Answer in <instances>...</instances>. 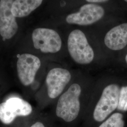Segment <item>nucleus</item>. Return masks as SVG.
<instances>
[{"instance_id":"f257e3e1","label":"nucleus","mask_w":127,"mask_h":127,"mask_svg":"<svg viewBox=\"0 0 127 127\" xmlns=\"http://www.w3.org/2000/svg\"><path fill=\"white\" fill-rule=\"evenodd\" d=\"M81 92L79 84H72L59 97L56 110L57 116L68 123L77 118L80 110L79 98Z\"/></svg>"},{"instance_id":"f03ea898","label":"nucleus","mask_w":127,"mask_h":127,"mask_svg":"<svg viewBox=\"0 0 127 127\" xmlns=\"http://www.w3.org/2000/svg\"><path fill=\"white\" fill-rule=\"evenodd\" d=\"M68 52L72 59L80 64L91 63L94 59V52L88 42L85 33L79 29L71 32L67 40Z\"/></svg>"},{"instance_id":"7ed1b4c3","label":"nucleus","mask_w":127,"mask_h":127,"mask_svg":"<svg viewBox=\"0 0 127 127\" xmlns=\"http://www.w3.org/2000/svg\"><path fill=\"white\" fill-rule=\"evenodd\" d=\"M120 88L116 84H111L106 87L102 93L93 113L95 121L101 122L117 108Z\"/></svg>"},{"instance_id":"20e7f679","label":"nucleus","mask_w":127,"mask_h":127,"mask_svg":"<svg viewBox=\"0 0 127 127\" xmlns=\"http://www.w3.org/2000/svg\"><path fill=\"white\" fill-rule=\"evenodd\" d=\"M32 40L34 48L44 53L58 52L62 47V40L59 34L49 28H38L34 30L32 33Z\"/></svg>"},{"instance_id":"39448f33","label":"nucleus","mask_w":127,"mask_h":127,"mask_svg":"<svg viewBox=\"0 0 127 127\" xmlns=\"http://www.w3.org/2000/svg\"><path fill=\"white\" fill-rule=\"evenodd\" d=\"M32 110V106L27 101L11 97L0 104V121L5 124H9L17 117L30 115Z\"/></svg>"},{"instance_id":"423d86ee","label":"nucleus","mask_w":127,"mask_h":127,"mask_svg":"<svg viewBox=\"0 0 127 127\" xmlns=\"http://www.w3.org/2000/svg\"><path fill=\"white\" fill-rule=\"evenodd\" d=\"M104 14V9L100 5L89 3L82 5L78 12L69 14L65 20L69 24L88 26L100 20Z\"/></svg>"},{"instance_id":"0eeeda50","label":"nucleus","mask_w":127,"mask_h":127,"mask_svg":"<svg viewBox=\"0 0 127 127\" xmlns=\"http://www.w3.org/2000/svg\"><path fill=\"white\" fill-rule=\"evenodd\" d=\"M41 65V60L33 55L26 53L19 57L17 72L19 80L24 86H29L33 82Z\"/></svg>"},{"instance_id":"6e6552de","label":"nucleus","mask_w":127,"mask_h":127,"mask_svg":"<svg viewBox=\"0 0 127 127\" xmlns=\"http://www.w3.org/2000/svg\"><path fill=\"white\" fill-rule=\"evenodd\" d=\"M71 78V74L67 69L55 68L50 70L46 79L49 97L54 99L59 96L70 81Z\"/></svg>"},{"instance_id":"1a4fd4ad","label":"nucleus","mask_w":127,"mask_h":127,"mask_svg":"<svg viewBox=\"0 0 127 127\" xmlns=\"http://www.w3.org/2000/svg\"><path fill=\"white\" fill-rule=\"evenodd\" d=\"M14 0H0V34L3 39H10L18 30V25L11 11Z\"/></svg>"},{"instance_id":"9d476101","label":"nucleus","mask_w":127,"mask_h":127,"mask_svg":"<svg viewBox=\"0 0 127 127\" xmlns=\"http://www.w3.org/2000/svg\"><path fill=\"white\" fill-rule=\"evenodd\" d=\"M105 45L109 49L119 50L127 45V23L112 28L104 37Z\"/></svg>"},{"instance_id":"9b49d317","label":"nucleus","mask_w":127,"mask_h":127,"mask_svg":"<svg viewBox=\"0 0 127 127\" xmlns=\"http://www.w3.org/2000/svg\"><path fill=\"white\" fill-rule=\"evenodd\" d=\"M41 0H14L11 11L14 17L23 18L28 16L42 3Z\"/></svg>"},{"instance_id":"f8f14e48","label":"nucleus","mask_w":127,"mask_h":127,"mask_svg":"<svg viewBox=\"0 0 127 127\" xmlns=\"http://www.w3.org/2000/svg\"><path fill=\"white\" fill-rule=\"evenodd\" d=\"M123 114L119 113L113 114L99 127H124Z\"/></svg>"},{"instance_id":"ddd939ff","label":"nucleus","mask_w":127,"mask_h":127,"mask_svg":"<svg viewBox=\"0 0 127 127\" xmlns=\"http://www.w3.org/2000/svg\"><path fill=\"white\" fill-rule=\"evenodd\" d=\"M117 109L127 111V86L122 87L120 90Z\"/></svg>"},{"instance_id":"4468645a","label":"nucleus","mask_w":127,"mask_h":127,"mask_svg":"<svg viewBox=\"0 0 127 127\" xmlns=\"http://www.w3.org/2000/svg\"><path fill=\"white\" fill-rule=\"evenodd\" d=\"M87 2H90L91 3H102V2H105L108 1V0H87Z\"/></svg>"},{"instance_id":"2eb2a0df","label":"nucleus","mask_w":127,"mask_h":127,"mask_svg":"<svg viewBox=\"0 0 127 127\" xmlns=\"http://www.w3.org/2000/svg\"><path fill=\"white\" fill-rule=\"evenodd\" d=\"M30 127H45V126L43 123L40 122H37L32 125Z\"/></svg>"},{"instance_id":"dca6fc26","label":"nucleus","mask_w":127,"mask_h":127,"mask_svg":"<svg viewBox=\"0 0 127 127\" xmlns=\"http://www.w3.org/2000/svg\"><path fill=\"white\" fill-rule=\"evenodd\" d=\"M125 60H126V63L127 64V54L126 56V57H125Z\"/></svg>"},{"instance_id":"f3484780","label":"nucleus","mask_w":127,"mask_h":127,"mask_svg":"<svg viewBox=\"0 0 127 127\" xmlns=\"http://www.w3.org/2000/svg\"><path fill=\"white\" fill-rule=\"evenodd\" d=\"M125 1H126V2H127V0H125Z\"/></svg>"}]
</instances>
